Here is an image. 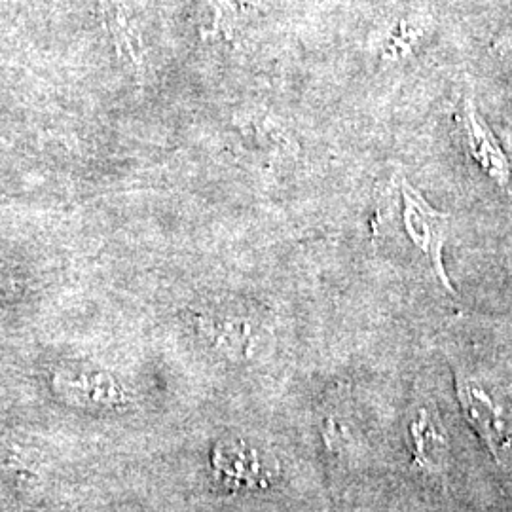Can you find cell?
Instances as JSON below:
<instances>
[{
  "mask_svg": "<svg viewBox=\"0 0 512 512\" xmlns=\"http://www.w3.org/2000/svg\"><path fill=\"white\" fill-rule=\"evenodd\" d=\"M209 23L202 27L203 40L236 44L239 31L255 10V0H205Z\"/></svg>",
  "mask_w": 512,
  "mask_h": 512,
  "instance_id": "5b68a950",
  "label": "cell"
},
{
  "mask_svg": "<svg viewBox=\"0 0 512 512\" xmlns=\"http://www.w3.org/2000/svg\"><path fill=\"white\" fill-rule=\"evenodd\" d=\"M395 184L401 194V219H403L406 236L425 255L440 285L448 293H456L442 264V247L446 241L450 215H444L437 209H433L401 173L395 177Z\"/></svg>",
  "mask_w": 512,
  "mask_h": 512,
  "instance_id": "6da1fadb",
  "label": "cell"
},
{
  "mask_svg": "<svg viewBox=\"0 0 512 512\" xmlns=\"http://www.w3.org/2000/svg\"><path fill=\"white\" fill-rule=\"evenodd\" d=\"M97 6L116 55L137 73H143L147 65V46L128 4L124 0H97Z\"/></svg>",
  "mask_w": 512,
  "mask_h": 512,
  "instance_id": "277c9868",
  "label": "cell"
},
{
  "mask_svg": "<svg viewBox=\"0 0 512 512\" xmlns=\"http://www.w3.org/2000/svg\"><path fill=\"white\" fill-rule=\"evenodd\" d=\"M456 389L465 420L478 435V439L492 452V456L499 459V454L511 446L505 421L501 418V408L482 387L461 376L456 378Z\"/></svg>",
  "mask_w": 512,
  "mask_h": 512,
  "instance_id": "7a4b0ae2",
  "label": "cell"
},
{
  "mask_svg": "<svg viewBox=\"0 0 512 512\" xmlns=\"http://www.w3.org/2000/svg\"><path fill=\"white\" fill-rule=\"evenodd\" d=\"M463 135L469 156L480 165V169L494 181L495 184L507 188L511 183V164L505 152L499 147L494 133L486 126V122L478 116L473 103V95L465 93L463 99Z\"/></svg>",
  "mask_w": 512,
  "mask_h": 512,
  "instance_id": "3957f363",
  "label": "cell"
},
{
  "mask_svg": "<svg viewBox=\"0 0 512 512\" xmlns=\"http://www.w3.org/2000/svg\"><path fill=\"white\" fill-rule=\"evenodd\" d=\"M410 444L414 463L429 473H439L446 461L448 444L446 437L439 427V423L425 412L420 410L418 418L410 423Z\"/></svg>",
  "mask_w": 512,
  "mask_h": 512,
  "instance_id": "8992f818",
  "label": "cell"
}]
</instances>
